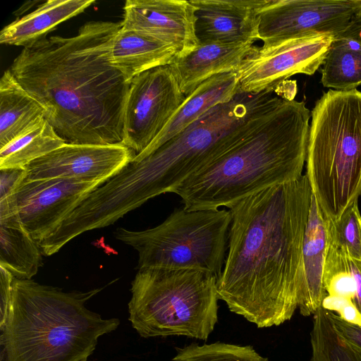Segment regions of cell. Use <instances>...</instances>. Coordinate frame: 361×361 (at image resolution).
<instances>
[{
    "mask_svg": "<svg viewBox=\"0 0 361 361\" xmlns=\"http://www.w3.org/2000/svg\"><path fill=\"white\" fill-rule=\"evenodd\" d=\"M312 189L306 174L228 207L231 221L219 300L258 328L279 326L298 308Z\"/></svg>",
    "mask_w": 361,
    "mask_h": 361,
    "instance_id": "1",
    "label": "cell"
},
{
    "mask_svg": "<svg viewBox=\"0 0 361 361\" xmlns=\"http://www.w3.org/2000/svg\"><path fill=\"white\" fill-rule=\"evenodd\" d=\"M335 37L325 34L288 39L268 48L257 47L235 73L243 93L274 91L296 74L313 75L322 65Z\"/></svg>",
    "mask_w": 361,
    "mask_h": 361,
    "instance_id": "12",
    "label": "cell"
},
{
    "mask_svg": "<svg viewBox=\"0 0 361 361\" xmlns=\"http://www.w3.org/2000/svg\"><path fill=\"white\" fill-rule=\"evenodd\" d=\"M311 111L284 94L251 118L242 136L178 186L187 210L217 209L300 178L306 161Z\"/></svg>",
    "mask_w": 361,
    "mask_h": 361,
    "instance_id": "3",
    "label": "cell"
},
{
    "mask_svg": "<svg viewBox=\"0 0 361 361\" xmlns=\"http://www.w3.org/2000/svg\"><path fill=\"white\" fill-rule=\"evenodd\" d=\"M38 243L16 214L0 215V266L18 279H31L42 258Z\"/></svg>",
    "mask_w": 361,
    "mask_h": 361,
    "instance_id": "22",
    "label": "cell"
},
{
    "mask_svg": "<svg viewBox=\"0 0 361 361\" xmlns=\"http://www.w3.org/2000/svg\"><path fill=\"white\" fill-rule=\"evenodd\" d=\"M327 228V218L312 195L303 240V284L298 302L300 312L305 317L314 314L322 307L327 295L323 283Z\"/></svg>",
    "mask_w": 361,
    "mask_h": 361,
    "instance_id": "18",
    "label": "cell"
},
{
    "mask_svg": "<svg viewBox=\"0 0 361 361\" xmlns=\"http://www.w3.org/2000/svg\"><path fill=\"white\" fill-rule=\"evenodd\" d=\"M135 156L123 144L66 142L29 164L25 168L24 181L61 178L106 182L118 173Z\"/></svg>",
    "mask_w": 361,
    "mask_h": 361,
    "instance_id": "13",
    "label": "cell"
},
{
    "mask_svg": "<svg viewBox=\"0 0 361 361\" xmlns=\"http://www.w3.org/2000/svg\"><path fill=\"white\" fill-rule=\"evenodd\" d=\"M306 176L326 217L361 195V91L329 90L311 111Z\"/></svg>",
    "mask_w": 361,
    "mask_h": 361,
    "instance_id": "5",
    "label": "cell"
},
{
    "mask_svg": "<svg viewBox=\"0 0 361 361\" xmlns=\"http://www.w3.org/2000/svg\"><path fill=\"white\" fill-rule=\"evenodd\" d=\"M256 47L254 42L199 44L169 66L181 92L187 97L212 76L235 72Z\"/></svg>",
    "mask_w": 361,
    "mask_h": 361,
    "instance_id": "16",
    "label": "cell"
},
{
    "mask_svg": "<svg viewBox=\"0 0 361 361\" xmlns=\"http://www.w3.org/2000/svg\"><path fill=\"white\" fill-rule=\"evenodd\" d=\"M282 90L238 94L209 110L152 154L133 161L149 199L173 192L188 178L232 147L250 120L274 104Z\"/></svg>",
    "mask_w": 361,
    "mask_h": 361,
    "instance_id": "6",
    "label": "cell"
},
{
    "mask_svg": "<svg viewBox=\"0 0 361 361\" xmlns=\"http://www.w3.org/2000/svg\"><path fill=\"white\" fill-rule=\"evenodd\" d=\"M178 56L177 49L142 32L118 30L111 49V62L126 82L150 69L170 65Z\"/></svg>",
    "mask_w": 361,
    "mask_h": 361,
    "instance_id": "19",
    "label": "cell"
},
{
    "mask_svg": "<svg viewBox=\"0 0 361 361\" xmlns=\"http://www.w3.org/2000/svg\"><path fill=\"white\" fill-rule=\"evenodd\" d=\"M199 44L255 42L259 11L268 0H189Z\"/></svg>",
    "mask_w": 361,
    "mask_h": 361,
    "instance_id": "15",
    "label": "cell"
},
{
    "mask_svg": "<svg viewBox=\"0 0 361 361\" xmlns=\"http://www.w3.org/2000/svg\"><path fill=\"white\" fill-rule=\"evenodd\" d=\"M361 18V0H268L259 11L262 48L311 35L341 36Z\"/></svg>",
    "mask_w": 361,
    "mask_h": 361,
    "instance_id": "9",
    "label": "cell"
},
{
    "mask_svg": "<svg viewBox=\"0 0 361 361\" xmlns=\"http://www.w3.org/2000/svg\"><path fill=\"white\" fill-rule=\"evenodd\" d=\"M102 288L65 292L14 277L1 343L6 361H86L100 336L120 320L103 319L86 302Z\"/></svg>",
    "mask_w": 361,
    "mask_h": 361,
    "instance_id": "4",
    "label": "cell"
},
{
    "mask_svg": "<svg viewBox=\"0 0 361 361\" xmlns=\"http://www.w3.org/2000/svg\"><path fill=\"white\" fill-rule=\"evenodd\" d=\"M25 177L23 168L0 169V200L10 195Z\"/></svg>",
    "mask_w": 361,
    "mask_h": 361,
    "instance_id": "30",
    "label": "cell"
},
{
    "mask_svg": "<svg viewBox=\"0 0 361 361\" xmlns=\"http://www.w3.org/2000/svg\"><path fill=\"white\" fill-rule=\"evenodd\" d=\"M231 216L226 209H175L144 231L118 228L115 237L138 253L139 269L197 270L218 279L226 260Z\"/></svg>",
    "mask_w": 361,
    "mask_h": 361,
    "instance_id": "8",
    "label": "cell"
},
{
    "mask_svg": "<svg viewBox=\"0 0 361 361\" xmlns=\"http://www.w3.org/2000/svg\"><path fill=\"white\" fill-rule=\"evenodd\" d=\"M347 262L355 286L353 304L361 317V261L347 257Z\"/></svg>",
    "mask_w": 361,
    "mask_h": 361,
    "instance_id": "31",
    "label": "cell"
},
{
    "mask_svg": "<svg viewBox=\"0 0 361 361\" xmlns=\"http://www.w3.org/2000/svg\"><path fill=\"white\" fill-rule=\"evenodd\" d=\"M171 361H268L251 345L214 342L178 348Z\"/></svg>",
    "mask_w": 361,
    "mask_h": 361,
    "instance_id": "27",
    "label": "cell"
},
{
    "mask_svg": "<svg viewBox=\"0 0 361 361\" xmlns=\"http://www.w3.org/2000/svg\"><path fill=\"white\" fill-rule=\"evenodd\" d=\"M342 35L356 38L361 41V18L355 21Z\"/></svg>",
    "mask_w": 361,
    "mask_h": 361,
    "instance_id": "32",
    "label": "cell"
},
{
    "mask_svg": "<svg viewBox=\"0 0 361 361\" xmlns=\"http://www.w3.org/2000/svg\"><path fill=\"white\" fill-rule=\"evenodd\" d=\"M14 276L0 266L1 319L0 329L4 326L12 300Z\"/></svg>",
    "mask_w": 361,
    "mask_h": 361,
    "instance_id": "29",
    "label": "cell"
},
{
    "mask_svg": "<svg viewBox=\"0 0 361 361\" xmlns=\"http://www.w3.org/2000/svg\"><path fill=\"white\" fill-rule=\"evenodd\" d=\"M326 314L336 334L361 353V325L349 322L329 310Z\"/></svg>",
    "mask_w": 361,
    "mask_h": 361,
    "instance_id": "28",
    "label": "cell"
},
{
    "mask_svg": "<svg viewBox=\"0 0 361 361\" xmlns=\"http://www.w3.org/2000/svg\"><path fill=\"white\" fill-rule=\"evenodd\" d=\"M94 0H48L5 26L0 43L28 47L45 37L61 23L82 13Z\"/></svg>",
    "mask_w": 361,
    "mask_h": 361,
    "instance_id": "20",
    "label": "cell"
},
{
    "mask_svg": "<svg viewBox=\"0 0 361 361\" xmlns=\"http://www.w3.org/2000/svg\"><path fill=\"white\" fill-rule=\"evenodd\" d=\"M46 118L44 107L18 82L9 69L0 80V149Z\"/></svg>",
    "mask_w": 361,
    "mask_h": 361,
    "instance_id": "21",
    "label": "cell"
},
{
    "mask_svg": "<svg viewBox=\"0 0 361 361\" xmlns=\"http://www.w3.org/2000/svg\"><path fill=\"white\" fill-rule=\"evenodd\" d=\"M324 87L338 91L361 85V41L348 36L334 38L321 70Z\"/></svg>",
    "mask_w": 361,
    "mask_h": 361,
    "instance_id": "23",
    "label": "cell"
},
{
    "mask_svg": "<svg viewBox=\"0 0 361 361\" xmlns=\"http://www.w3.org/2000/svg\"><path fill=\"white\" fill-rule=\"evenodd\" d=\"M104 183L61 178L23 180L10 195L0 200V215L16 214L38 243Z\"/></svg>",
    "mask_w": 361,
    "mask_h": 361,
    "instance_id": "11",
    "label": "cell"
},
{
    "mask_svg": "<svg viewBox=\"0 0 361 361\" xmlns=\"http://www.w3.org/2000/svg\"><path fill=\"white\" fill-rule=\"evenodd\" d=\"M328 221V245L346 257L361 261V215L357 200Z\"/></svg>",
    "mask_w": 361,
    "mask_h": 361,
    "instance_id": "26",
    "label": "cell"
},
{
    "mask_svg": "<svg viewBox=\"0 0 361 361\" xmlns=\"http://www.w3.org/2000/svg\"><path fill=\"white\" fill-rule=\"evenodd\" d=\"M195 23L194 7L185 0H128L121 22L123 30L138 31L173 46L178 57L199 45Z\"/></svg>",
    "mask_w": 361,
    "mask_h": 361,
    "instance_id": "14",
    "label": "cell"
},
{
    "mask_svg": "<svg viewBox=\"0 0 361 361\" xmlns=\"http://www.w3.org/2000/svg\"><path fill=\"white\" fill-rule=\"evenodd\" d=\"M185 98L169 65L135 77L125 105L122 144L135 155L143 152Z\"/></svg>",
    "mask_w": 361,
    "mask_h": 361,
    "instance_id": "10",
    "label": "cell"
},
{
    "mask_svg": "<svg viewBox=\"0 0 361 361\" xmlns=\"http://www.w3.org/2000/svg\"><path fill=\"white\" fill-rule=\"evenodd\" d=\"M239 93V81L234 71L218 74L206 80L186 97L161 132L132 161H140L146 158L209 110L231 101Z\"/></svg>",
    "mask_w": 361,
    "mask_h": 361,
    "instance_id": "17",
    "label": "cell"
},
{
    "mask_svg": "<svg viewBox=\"0 0 361 361\" xmlns=\"http://www.w3.org/2000/svg\"><path fill=\"white\" fill-rule=\"evenodd\" d=\"M66 143L44 118L0 149V169L23 168Z\"/></svg>",
    "mask_w": 361,
    "mask_h": 361,
    "instance_id": "24",
    "label": "cell"
},
{
    "mask_svg": "<svg viewBox=\"0 0 361 361\" xmlns=\"http://www.w3.org/2000/svg\"><path fill=\"white\" fill-rule=\"evenodd\" d=\"M217 278L197 270L139 269L131 283L129 321L143 338L207 340L218 322Z\"/></svg>",
    "mask_w": 361,
    "mask_h": 361,
    "instance_id": "7",
    "label": "cell"
},
{
    "mask_svg": "<svg viewBox=\"0 0 361 361\" xmlns=\"http://www.w3.org/2000/svg\"><path fill=\"white\" fill-rule=\"evenodd\" d=\"M121 27L91 21L73 37H44L24 47L9 68L68 143L122 144L130 84L110 58Z\"/></svg>",
    "mask_w": 361,
    "mask_h": 361,
    "instance_id": "2",
    "label": "cell"
},
{
    "mask_svg": "<svg viewBox=\"0 0 361 361\" xmlns=\"http://www.w3.org/2000/svg\"><path fill=\"white\" fill-rule=\"evenodd\" d=\"M313 315L310 361H361V353L336 334L326 309L321 307Z\"/></svg>",
    "mask_w": 361,
    "mask_h": 361,
    "instance_id": "25",
    "label": "cell"
}]
</instances>
